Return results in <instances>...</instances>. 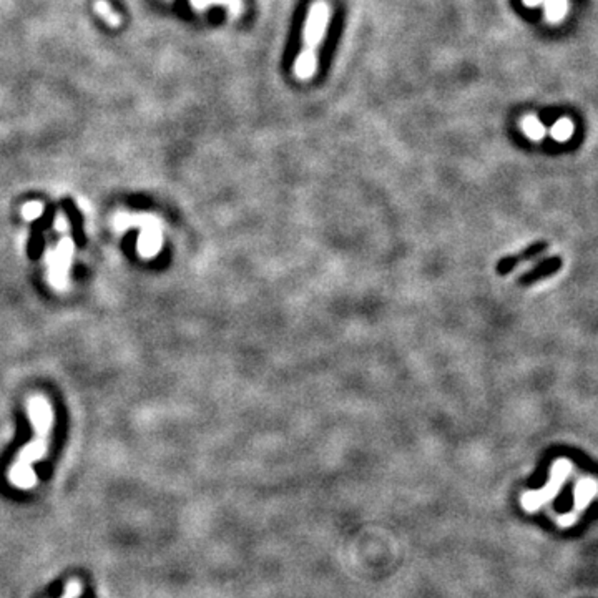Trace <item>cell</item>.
Instances as JSON below:
<instances>
[{
  "instance_id": "obj_14",
  "label": "cell",
  "mask_w": 598,
  "mask_h": 598,
  "mask_svg": "<svg viewBox=\"0 0 598 598\" xmlns=\"http://www.w3.org/2000/svg\"><path fill=\"white\" fill-rule=\"evenodd\" d=\"M212 3H223L231 12V15H240L241 10H243L241 0H212Z\"/></svg>"
},
{
  "instance_id": "obj_7",
  "label": "cell",
  "mask_w": 598,
  "mask_h": 598,
  "mask_svg": "<svg viewBox=\"0 0 598 598\" xmlns=\"http://www.w3.org/2000/svg\"><path fill=\"white\" fill-rule=\"evenodd\" d=\"M547 248H548V245L545 243V241H537V243H533L532 246H528L527 249H524L522 253L512 254V256L502 258V260L499 261V265H497V271H499L500 274L512 273L515 269V266L519 265V262L532 260V258H535L537 254L544 253Z\"/></svg>"
},
{
  "instance_id": "obj_6",
  "label": "cell",
  "mask_w": 598,
  "mask_h": 598,
  "mask_svg": "<svg viewBox=\"0 0 598 598\" xmlns=\"http://www.w3.org/2000/svg\"><path fill=\"white\" fill-rule=\"evenodd\" d=\"M141 221V234L138 241V249L143 256H155L161 248V231L156 226V221L148 216H138Z\"/></svg>"
},
{
  "instance_id": "obj_16",
  "label": "cell",
  "mask_w": 598,
  "mask_h": 598,
  "mask_svg": "<svg viewBox=\"0 0 598 598\" xmlns=\"http://www.w3.org/2000/svg\"><path fill=\"white\" fill-rule=\"evenodd\" d=\"M524 3L527 7H537L540 6V3H544V0H524Z\"/></svg>"
},
{
  "instance_id": "obj_5",
  "label": "cell",
  "mask_w": 598,
  "mask_h": 598,
  "mask_svg": "<svg viewBox=\"0 0 598 598\" xmlns=\"http://www.w3.org/2000/svg\"><path fill=\"white\" fill-rule=\"evenodd\" d=\"M597 492H598V484L595 480L581 479L580 482L577 484L575 495H573V505H575V507H573V511L568 512V514L560 515L559 519H557V524L564 528L575 525L577 520H579V514L580 512L587 511L588 504L592 502V499L597 495Z\"/></svg>"
},
{
  "instance_id": "obj_3",
  "label": "cell",
  "mask_w": 598,
  "mask_h": 598,
  "mask_svg": "<svg viewBox=\"0 0 598 598\" xmlns=\"http://www.w3.org/2000/svg\"><path fill=\"white\" fill-rule=\"evenodd\" d=\"M329 17V3L324 2V0H316L311 6L308 19L305 22V28H302V45H305L302 50L309 52V54H316V48L324 40Z\"/></svg>"
},
{
  "instance_id": "obj_11",
  "label": "cell",
  "mask_w": 598,
  "mask_h": 598,
  "mask_svg": "<svg viewBox=\"0 0 598 598\" xmlns=\"http://www.w3.org/2000/svg\"><path fill=\"white\" fill-rule=\"evenodd\" d=\"M550 135L557 141H567L573 135V123L568 118H561L552 127Z\"/></svg>"
},
{
  "instance_id": "obj_12",
  "label": "cell",
  "mask_w": 598,
  "mask_h": 598,
  "mask_svg": "<svg viewBox=\"0 0 598 598\" xmlns=\"http://www.w3.org/2000/svg\"><path fill=\"white\" fill-rule=\"evenodd\" d=\"M23 218H27V220H37V218L42 215L43 212V206L39 203V201H32V203H27L23 206Z\"/></svg>"
},
{
  "instance_id": "obj_9",
  "label": "cell",
  "mask_w": 598,
  "mask_h": 598,
  "mask_svg": "<svg viewBox=\"0 0 598 598\" xmlns=\"http://www.w3.org/2000/svg\"><path fill=\"white\" fill-rule=\"evenodd\" d=\"M545 3V17L548 22H560L567 14V0H544Z\"/></svg>"
},
{
  "instance_id": "obj_8",
  "label": "cell",
  "mask_w": 598,
  "mask_h": 598,
  "mask_svg": "<svg viewBox=\"0 0 598 598\" xmlns=\"http://www.w3.org/2000/svg\"><path fill=\"white\" fill-rule=\"evenodd\" d=\"M560 268H561V260H560V258H557V256L548 258V260L540 261L539 265L535 266V268L530 269V271H528V273H525L524 276H520L519 282L522 286H530V285H533V282H537V281H540V280H545V278H548V276H552V274H555L557 271H559Z\"/></svg>"
},
{
  "instance_id": "obj_10",
  "label": "cell",
  "mask_w": 598,
  "mask_h": 598,
  "mask_svg": "<svg viewBox=\"0 0 598 598\" xmlns=\"http://www.w3.org/2000/svg\"><path fill=\"white\" fill-rule=\"evenodd\" d=\"M522 128H524V132L527 133V136H530L532 140H542L545 136V133H547L544 123L540 122L537 116H530V115L525 116V118L522 120Z\"/></svg>"
},
{
  "instance_id": "obj_4",
  "label": "cell",
  "mask_w": 598,
  "mask_h": 598,
  "mask_svg": "<svg viewBox=\"0 0 598 598\" xmlns=\"http://www.w3.org/2000/svg\"><path fill=\"white\" fill-rule=\"evenodd\" d=\"M72 256H74V241L68 236L60 241L54 251L48 253V276L56 288H65Z\"/></svg>"
},
{
  "instance_id": "obj_15",
  "label": "cell",
  "mask_w": 598,
  "mask_h": 598,
  "mask_svg": "<svg viewBox=\"0 0 598 598\" xmlns=\"http://www.w3.org/2000/svg\"><path fill=\"white\" fill-rule=\"evenodd\" d=\"M68 228H70V226H68V221H67L65 216L60 215L59 218H56V221H55V229H56V231L65 233V231H68Z\"/></svg>"
},
{
  "instance_id": "obj_13",
  "label": "cell",
  "mask_w": 598,
  "mask_h": 598,
  "mask_svg": "<svg viewBox=\"0 0 598 598\" xmlns=\"http://www.w3.org/2000/svg\"><path fill=\"white\" fill-rule=\"evenodd\" d=\"M96 10H99L100 14H102V17L107 20L108 23H112V25H116V23L120 22L118 15H113V12L110 10V6L102 2V0H100V2H96Z\"/></svg>"
},
{
  "instance_id": "obj_1",
  "label": "cell",
  "mask_w": 598,
  "mask_h": 598,
  "mask_svg": "<svg viewBox=\"0 0 598 598\" xmlns=\"http://www.w3.org/2000/svg\"><path fill=\"white\" fill-rule=\"evenodd\" d=\"M28 414L34 422L35 437L28 446L20 451L17 460L9 468V480L20 491H28L37 484V475L34 472V462L45 457L48 440H50L52 424H54V409L43 395H34L28 401Z\"/></svg>"
},
{
  "instance_id": "obj_2",
  "label": "cell",
  "mask_w": 598,
  "mask_h": 598,
  "mask_svg": "<svg viewBox=\"0 0 598 598\" xmlns=\"http://www.w3.org/2000/svg\"><path fill=\"white\" fill-rule=\"evenodd\" d=\"M572 472V464L567 459H560L553 464L552 467V477L548 480V484L540 491L535 492H525L522 495V507L527 512H537L540 507L545 504H548L550 500L555 499L559 495L560 488L564 487L565 480H567L568 474Z\"/></svg>"
}]
</instances>
